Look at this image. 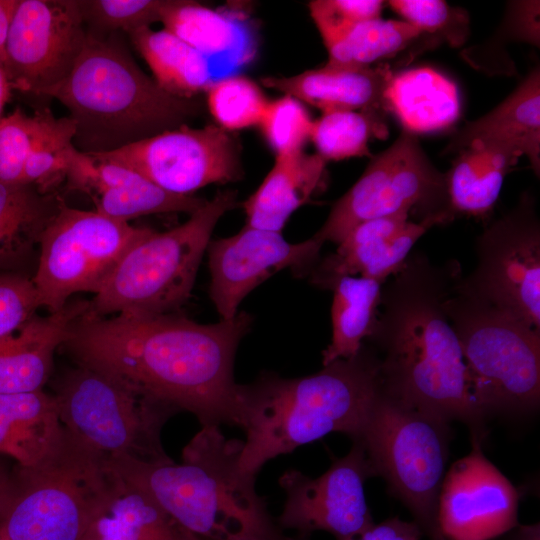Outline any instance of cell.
<instances>
[{
	"label": "cell",
	"mask_w": 540,
	"mask_h": 540,
	"mask_svg": "<svg viewBox=\"0 0 540 540\" xmlns=\"http://www.w3.org/2000/svg\"><path fill=\"white\" fill-rule=\"evenodd\" d=\"M161 22L211 61L231 67L247 64L255 54V42L240 15L218 11L194 1L170 0Z\"/></svg>",
	"instance_id": "4316f807"
},
{
	"label": "cell",
	"mask_w": 540,
	"mask_h": 540,
	"mask_svg": "<svg viewBox=\"0 0 540 540\" xmlns=\"http://www.w3.org/2000/svg\"><path fill=\"white\" fill-rule=\"evenodd\" d=\"M90 156L132 169L176 195H191L210 184L238 180L241 175L236 142L216 124L202 128L182 125Z\"/></svg>",
	"instance_id": "5bb4252c"
},
{
	"label": "cell",
	"mask_w": 540,
	"mask_h": 540,
	"mask_svg": "<svg viewBox=\"0 0 540 540\" xmlns=\"http://www.w3.org/2000/svg\"><path fill=\"white\" fill-rule=\"evenodd\" d=\"M394 72L387 64L371 66H324L289 77H265L263 86L295 97L322 113L358 111L381 113L385 91Z\"/></svg>",
	"instance_id": "603a6c76"
},
{
	"label": "cell",
	"mask_w": 540,
	"mask_h": 540,
	"mask_svg": "<svg viewBox=\"0 0 540 540\" xmlns=\"http://www.w3.org/2000/svg\"><path fill=\"white\" fill-rule=\"evenodd\" d=\"M449 433L448 421L380 388L351 438L363 448L373 476L384 478L430 540H446L439 526L438 501Z\"/></svg>",
	"instance_id": "52a82bcc"
},
{
	"label": "cell",
	"mask_w": 540,
	"mask_h": 540,
	"mask_svg": "<svg viewBox=\"0 0 540 540\" xmlns=\"http://www.w3.org/2000/svg\"><path fill=\"white\" fill-rule=\"evenodd\" d=\"M62 201L30 184L0 182V273H24Z\"/></svg>",
	"instance_id": "f546056e"
},
{
	"label": "cell",
	"mask_w": 540,
	"mask_h": 540,
	"mask_svg": "<svg viewBox=\"0 0 540 540\" xmlns=\"http://www.w3.org/2000/svg\"><path fill=\"white\" fill-rule=\"evenodd\" d=\"M456 284L446 312L462 350L475 405L484 415L536 409L540 330L508 310L459 290Z\"/></svg>",
	"instance_id": "ba28073f"
},
{
	"label": "cell",
	"mask_w": 540,
	"mask_h": 540,
	"mask_svg": "<svg viewBox=\"0 0 540 540\" xmlns=\"http://www.w3.org/2000/svg\"><path fill=\"white\" fill-rule=\"evenodd\" d=\"M128 36L156 83L174 96L192 98L217 80L209 58L164 28L144 27Z\"/></svg>",
	"instance_id": "4dcf8cb0"
},
{
	"label": "cell",
	"mask_w": 540,
	"mask_h": 540,
	"mask_svg": "<svg viewBox=\"0 0 540 540\" xmlns=\"http://www.w3.org/2000/svg\"><path fill=\"white\" fill-rule=\"evenodd\" d=\"M390 8L424 36H435L453 48L463 46L470 35L468 12L442 0H392Z\"/></svg>",
	"instance_id": "f35d334b"
},
{
	"label": "cell",
	"mask_w": 540,
	"mask_h": 540,
	"mask_svg": "<svg viewBox=\"0 0 540 540\" xmlns=\"http://www.w3.org/2000/svg\"><path fill=\"white\" fill-rule=\"evenodd\" d=\"M54 396L65 432L98 457L172 461L161 444V431L178 412L174 407L80 364L62 377Z\"/></svg>",
	"instance_id": "30bf717a"
},
{
	"label": "cell",
	"mask_w": 540,
	"mask_h": 540,
	"mask_svg": "<svg viewBox=\"0 0 540 540\" xmlns=\"http://www.w3.org/2000/svg\"><path fill=\"white\" fill-rule=\"evenodd\" d=\"M385 107L397 117L403 130L432 133L452 126L460 115L456 84L430 67L394 73L385 91Z\"/></svg>",
	"instance_id": "f1b7e54d"
},
{
	"label": "cell",
	"mask_w": 540,
	"mask_h": 540,
	"mask_svg": "<svg viewBox=\"0 0 540 540\" xmlns=\"http://www.w3.org/2000/svg\"><path fill=\"white\" fill-rule=\"evenodd\" d=\"M245 311L200 324L176 313L75 320L63 345L80 365L108 373L201 426L237 425L241 384L234 380L237 347L252 325Z\"/></svg>",
	"instance_id": "6da1fadb"
},
{
	"label": "cell",
	"mask_w": 540,
	"mask_h": 540,
	"mask_svg": "<svg viewBox=\"0 0 540 540\" xmlns=\"http://www.w3.org/2000/svg\"><path fill=\"white\" fill-rule=\"evenodd\" d=\"M74 136L75 124L70 117L56 118L50 113L26 159L22 183L43 194L55 193L66 181Z\"/></svg>",
	"instance_id": "d590c367"
},
{
	"label": "cell",
	"mask_w": 540,
	"mask_h": 540,
	"mask_svg": "<svg viewBox=\"0 0 540 540\" xmlns=\"http://www.w3.org/2000/svg\"><path fill=\"white\" fill-rule=\"evenodd\" d=\"M380 388L378 358L363 347L356 356L309 376L286 379L268 373L241 385V473L255 479L269 460L332 432L352 438Z\"/></svg>",
	"instance_id": "3957f363"
},
{
	"label": "cell",
	"mask_w": 540,
	"mask_h": 540,
	"mask_svg": "<svg viewBox=\"0 0 540 540\" xmlns=\"http://www.w3.org/2000/svg\"><path fill=\"white\" fill-rule=\"evenodd\" d=\"M308 7L328 52L327 63L333 65L370 66L394 57L423 35L403 20L345 22L332 14L324 0L311 1Z\"/></svg>",
	"instance_id": "d4e9b609"
},
{
	"label": "cell",
	"mask_w": 540,
	"mask_h": 540,
	"mask_svg": "<svg viewBox=\"0 0 540 540\" xmlns=\"http://www.w3.org/2000/svg\"><path fill=\"white\" fill-rule=\"evenodd\" d=\"M170 0H80L88 33L106 36L161 22Z\"/></svg>",
	"instance_id": "74e56055"
},
{
	"label": "cell",
	"mask_w": 540,
	"mask_h": 540,
	"mask_svg": "<svg viewBox=\"0 0 540 540\" xmlns=\"http://www.w3.org/2000/svg\"><path fill=\"white\" fill-rule=\"evenodd\" d=\"M382 284L361 276H343L332 283V339L322 352L323 366L360 352L377 321Z\"/></svg>",
	"instance_id": "d6a6232c"
},
{
	"label": "cell",
	"mask_w": 540,
	"mask_h": 540,
	"mask_svg": "<svg viewBox=\"0 0 540 540\" xmlns=\"http://www.w3.org/2000/svg\"><path fill=\"white\" fill-rule=\"evenodd\" d=\"M107 471L104 459L65 432L47 459L16 465L0 484L4 540H81Z\"/></svg>",
	"instance_id": "9c48e42d"
},
{
	"label": "cell",
	"mask_w": 540,
	"mask_h": 540,
	"mask_svg": "<svg viewBox=\"0 0 540 540\" xmlns=\"http://www.w3.org/2000/svg\"><path fill=\"white\" fill-rule=\"evenodd\" d=\"M325 166L317 153L276 156L271 170L243 204L246 224L281 232L292 213L319 188Z\"/></svg>",
	"instance_id": "83f0119b"
},
{
	"label": "cell",
	"mask_w": 540,
	"mask_h": 540,
	"mask_svg": "<svg viewBox=\"0 0 540 540\" xmlns=\"http://www.w3.org/2000/svg\"><path fill=\"white\" fill-rule=\"evenodd\" d=\"M413 255L382 290L377 321L368 337L381 356V389L444 420H460L482 441L485 415L475 405L446 302L456 268Z\"/></svg>",
	"instance_id": "7a4b0ae2"
},
{
	"label": "cell",
	"mask_w": 540,
	"mask_h": 540,
	"mask_svg": "<svg viewBox=\"0 0 540 540\" xmlns=\"http://www.w3.org/2000/svg\"><path fill=\"white\" fill-rule=\"evenodd\" d=\"M445 173L449 202L455 216H486L496 203L506 174L518 158L499 149L471 144L459 151Z\"/></svg>",
	"instance_id": "1f68e13d"
},
{
	"label": "cell",
	"mask_w": 540,
	"mask_h": 540,
	"mask_svg": "<svg viewBox=\"0 0 540 540\" xmlns=\"http://www.w3.org/2000/svg\"><path fill=\"white\" fill-rule=\"evenodd\" d=\"M150 231L62 201L42 234L32 276L40 306L52 313L76 293L97 294L127 250Z\"/></svg>",
	"instance_id": "7c38bea8"
},
{
	"label": "cell",
	"mask_w": 540,
	"mask_h": 540,
	"mask_svg": "<svg viewBox=\"0 0 540 540\" xmlns=\"http://www.w3.org/2000/svg\"><path fill=\"white\" fill-rule=\"evenodd\" d=\"M32 277L25 273H0V340L16 331L40 308Z\"/></svg>",
	"instance_id": "b9f144b4"
},
{
	"label": "cell",
	"mask_w": 540,
	"mask_h": 540,
	"mask_svg": "<svg viewBox=\"0 0 540 540\" xmlns=\"http://www.w3.org/2000/svg\"><path fill=\"white\" fill-rule=\"evenodd\" d=\"M539 539V527L538 524L534 526H522L519 530L517 540H538Z\"/></svg>",
	"instance_id": "c3c4849f"
},
{
	"label": "cell",
	"mask_w": 540,
	"mask_h": 540,
	"mask_svg": "<svg viewBox=\"0 0 540 540\" xmlns=\"http://www.w3.org/2000/svg\"><path fill=\"white\" fill-rule=\"evenodd\" d=\"M412 211L421 220L439 218L447 223L455 218L445 173L432 164L417 136L403 130L392 145L371 157L314 236L338 244L362 222Z\"/></svg>",
	"instance_id": "8fae6325"
},
{
	"label": "cell",
	"mask_w": 540,
	"mask_h": 540,
	"mask_svg": "<svg viewBox=\"0 0 540 540\" xmlns=\"http://www.w3.org/2000/svg\"><path fill=\"white\" fill-rule=\"evenodd\" d=\"M19 0H0V62L4 65L9 27Z\"/></svg>",
	"instance_id": "bcb514c9"
},
{
	"label": "cell",
	"mask_w": 540,
	"mask_h": 540,
	"mask_svg": "<svg viewBox=\"0 0 540 540\" xmlns=\"http://www.w3.org/2000/svg\"><path fill=\"white\" fill-rule=\"evenodd\" d=\"M476 253L474 272L457 288L540 330V225L529 193L483 231Z\"/></svg>",
	"instance_id": "4fadbf2b"
},
{
	"label": "cell",
	"mask_w": 540,
	"mask_h": 540,
	"mask_svg": "<svg viewBox=\"0 0 540 540\" xmlns=\"http://www.w3.org/2000/svg\"><path fill=\"white\" fill-rule=\"evenodd\" d=\"M471 144L490 146L516 158L526 156L540 173V69L535 67L495 108L467 122L451 138L446 153Z\"/></svg>",
	"instance_id": "44dd1931"
},
{
	"label": "cell",
	"mask_w": 540,
	"mask_h": 540,
	"mask_svg": "<svg viewBox=\"0 0 540 540\" xmlns=\"http://www.w3.org/2000/svg\"><path fill=\"white\" fill-rule=\"evenodd\" d=\"M206 94L216 125L228 132L259 126L269 103L255 82L237 74L218 78Z\"/></svg>",
	"instance_id": "8d00e7d4"
},
{
	"label": "cell",
	"mask_w": 540,
	"mask_h": 540,
	"mask_svg": "<svg viewBox=\"0 0 540 540\" xmlns=\"http://www.w3.org/2000/svg\"><path fill=\"white\" fill-rule=\"evenodd\" d=\"M176 540H202L195 534L179 526Z\"/></svg>",
	"instance_id": "681fc988"
},
{
	"label": "cell",
	"mask_w": 540,
	"mask_h": 540,
	"mask_svg": "<svg viewBox=\"0 0 540 540\" xmlns=\"http://www.w3.org/2000/svg\"><path fill=\"white\" fill-rule=\"evenodd\" d=\"M243 441L227 439L219 426L205 425L182 451V463L133 458L105 460L149 495L179 526L200 539L228 540L260 497L255 479L239 468Z\"/></svg>",
	"instance_id": "5b68a950"
},
{
	"label": "cell",
	"mask_w": 540,
	"mask_h": 540,
	"mask_svg": "<svg viewBox=\"0 0 540 540\" xmlns=\"http://www.w3.org/2000/svg\"><path fill=\"white\" fill-rule=\"evenodd\" d=\"M313 120L304 104L290 95L269 101L259 124L276 156L303 151Z\"/></svg>",
	"instance_id": "60d3db41"
},
{
	"label": "cell",
	"mask_w": 540,
	"mask_h": 540,
	"mask_svg": "<svg viewBox=\"0 0 540 540\" xmlns=\"http://www.w3.org/2000/svg\"><path fill=\"white\" fill-rule=\"evenodd\" d=\"M107 468L81 540H176L179 525L144 491Z\"/></svg>",
	"instance_id": "cb8c5ba5"
},
{
	"label": "cell",
	"mask_w": 540,
	"mask_h": 540,
	"mask_svg": "<svg viewBox=\"0 0 540 540\" xmlns=\"http://www.w3.org/2000/svg\"><path fill=\"white\" fill-rule=\"evenodd\" d=\"M370 477L372 469L356 442L317 478L288 469L278 480L286 499L276 522L308 539L315 531L329 532L337 540L358 535L374 524L364 493Z\"/></svg>",
	"instance_id": "2e32d148"
},
{
	"label": "cell",
	"mask_w": 540,
	"mask_h": 540,
	"mask_svg": "<svg viewBox=\"0 0 540 540\" xmlns=\"http://www.w3.org/2000/svg\"><path fill=\"white\" fill-rule=\"evenodd\" d=\"M284 531L271 518L264 499L259 497L228 540H309L297 534L286 535Z\"/></svg>",
	"instance_id": "7bdbcfd3"
},
{
	"label": "cell",
	"mask_w": 540,
	"mask_h": 540,
	"mask_svg": "<svg viewBox=\"0 0 540 540\" xmlns=\"http://www.w3.org/2000/svg\"><path fill=\"white\" fill-rule=\"evenodd\" d=\"M89 301H68L47 316L34 315L16 331L0 340V393L43 390L49 379L54 354L63 345L72 324L88 308Z\"/></svg>",
	"instance_id": "7402d4cb"
},
{
	"label": "cell",
	"mask_w": 540,
	"mask_h": 540,
	"mask_svg": "<svg viewBox=\"0 0 540 540\" xmlns=\"http://www.w3.org/2000/svg\"><path fill=\"white\" fill-rule=\"evenodd\" d=\"M86 38L80 0H19L4 57L12 90L45 96L71 71Z\"/></svg>",
	"instance_id": "9a60e30c"
},
{
	"label": "cell",
	"mask_w": 540,
	"mask_h": 540,
	"mask_svg": "<svg viewBox=\"0 0 540 540\" xmlns=\"http://www.w3.org/2000/svg\"><path fill=\"white\" fill-rule=\"evenodd\" d=\"M56 398L44 390L0 393V454L35 466L64 442Z\"/></svg>",
	"instance_id": "484cf974"
},
{
	"label": "cell",
	"mask_w": 540,
	"mask_h": 540,
	"mask_svg": "<svg viewBox=\"0 0 540 540\" xmlns=\"http://www.w3.org/2000/svg\"><path fill=\"white\" fill-rule=\"evenodd\" d=\"M0 540H4V537H3V535H2L1 530H0Z\"/></svg>",
	"instance_id": "816d5d0a"
},
{
	"label": "cell",
	"mask_w": 540,
	"mask_h": 540,
	"mask_svg": "<svg viewBox=\"0 0 540 540\" xmlns=\"http://www.w3.org/2000/svg\"><path fill=\"white\" fill-rule=\"evenodd\" d=\"M337 18L348 23H359L380 18L383 1L380 0H324Z\"/></svg>",
	"instance_id": "f6af8a7d"
},
{
	"label": "cell",
	"mask_w": 540,
	"mask_h": 540,
	"mask_svg": "<svg viewBox=\"0 0 540 540\" xmlns=\"http://www.w3.org/2000/svg\"><path fill=\"white\" fill-rule=\"evenodd\" d=\"M423 532L419 525L393 517L379 524H372L358 535L344 540H420Z\"/></svg>",
	"instance_id": "ee69618b"
},
{
	"label": "cell",
	"mask_w": 540,
	"mask_h": 540,
	"mask_svg": "<svg viewBox=\"0 0 540 540\" xmlns=\"http://www.w3.org/2000/svg\"><path fill=\"white\" fill-rule=\"evenodd\" d=\"M236 205V191H220L183 224L164 232L151 229L123 255L86 313L97 317L175 313L190 297L214 227Z\"/></svg>",
	"instance_id": "8992f818"
},
{
	"label": "cell",
	"mask_w": 540,
	"mask_h": 540,
	"mask_svg": "<svg viewBox=\"0 0 540 540\" xmlns=\"http://www.w3.org/2000/svg\"><path fill=\"white\" fill-rule=\"evenodd\" d=\"M66 182L69 188L90 196L95 211L121 222L150 214H192L207 201L191 195L167 192L134 170L96 160L75 146Z\"/></svg>",
	"instance_id": "ffe728a7"
},
{
	"label": "cell",
	"mask_w": 540,
	"mask_h": 540,
	"mask_svg": "<svg viewBox=\"0 0 540 540\" xmlns=\"http://www.w3.org/2000/svg\"><path fill=\"white\" fill-rule=\"evenodd\" d=\"M444 476L438 521L446 540H491L517 525L518 494L484 456L481 441Z\"/></svg>",
	"instance_id": "ac0fdd59"
},
{
	"label": "cell",
	"mask_w": 540,
	"mask_h": 540,
	"mask_svg": "<svg viewBox=\"0 0 540 540\" xmlns=\"http://www.w3.org/2000/svg\"><path fill=\"white\" fill-rule=\"evenodd\" d=\"M48 109L37 110L28 116L16 108L0 120V182L22 183L26 159L36 139L41 134L48 116Z\"/></svg>",
	"instance_id": "ab89813d"
},
{
	"label": "cell",
	"mask_w": 540,
	"mask_h": 540,
	"mask_svg": "<svg viewBox=\"0 0 540 540\" xmlns=\"http://www.w3.org/2000/svg\"><path fill=\"white\" fill-rule=\"evenodd\" d=\"M8 473H5L4 471H2L0 469V484L2 483V481L5 479V477L7 476Z\"/></svg>",
	"instance_id": "f907efd6"
},
{
	"label": "cell",
	"mask_w": 540,
	"mask_h": 540,
	"mask_svg": "<svg viewBox=\"0 0 540 540\" xmlns=\"http://www.w3.org/2000/svg\"><path fill=\"white\" fill-rule=\"evenodd\" d=\"M323 244L314 235L291 243L281 232L247 224L235 235L211 240L207 247L209 295L221 320L234 318L242 300L276 272L284 268L301 274L311 271Z\"/></svg>",
	"instance_id": "e0dca14e"
},
{
	"label": "cell",
	"mask_w": 540,
	"mask_h": 540,
	"mask_svg": "<svg viewBox=\"0 0 540 540\" xmlns=\"http://www.w3.org/2000/svg\"><path fill=\"white\" fill-rule=\"evenodd\" d=\"M540 2L508 1L501 24L486 41L461 51L474 69L489 75H513L516 67L508 54L507 43L524 42L539 47Z\"/></svg>",
	"instance_id": "836d02e7"
},
{
	"label": "cell",
	"mask_w": 540,
	"mask_h": 540,
	"mask_svg": "<svg viewBox=\"0 0 540 540\" xmlns=\"http://www.w3.org/2000/svg\"><path fill=\"white\" fill-rule=\"evenodd\" d=\"M120 34L87 32L71 71L45 95L68 109L73 145L85 154L109 153L187 125L202 109L198 101L162 89L138 66Z\"/></svg>",
	"instance_id": "277c9868"
},
{
	"label": "cell",
	"mask_w": 540,
	"mask_h": 540,
	"mask_svg": "<svg viewBox=\"0 0 540 540\" xmlns=\"http://www.w3.org/2000/svg\"><path fill=\"white\" fill-rule=\"evenodd\" d=\"M12 88L5 71L4 65L0 62V120L3 117V109L11 96Z\"/></svg>",
	"instance_id": "7dc6e473"
},
{
	"label": "cell",
	"mask_w": 540,
	"mask_h": 540,
	"mask_svg": "<svg viewBox=\"0 0 540 540\" xmlns=\"http://www.w3.org/2000/svg\"><path fill=\"white\" fill-rule=\"evenodd\" d=\"M442 223L439 218L412 222L408 214L362 222L338 243L333 254L311 270V281L330 288L340 277L359 275L384 283L401 269L416 241Z\"/></svg>",
	"instance_id": "d6986e66"
},
{
	"label": "cell",
	"mask_w": 540,
	"mask_h": 540,
	"mask_svg": "<svg viewBox=\"0 0 540 540\" xmlns=\"http://www.w3.org/2000/svg\"><path fill=\"white\" fill-rule=\"evenodd\" d=\"M387 125L381 113L332 111L313 121L310 141L326 162L370 156L369 141L384 139Z\"/></svg>",
	"instance_id": "e575fe53"
}]
</instances>
